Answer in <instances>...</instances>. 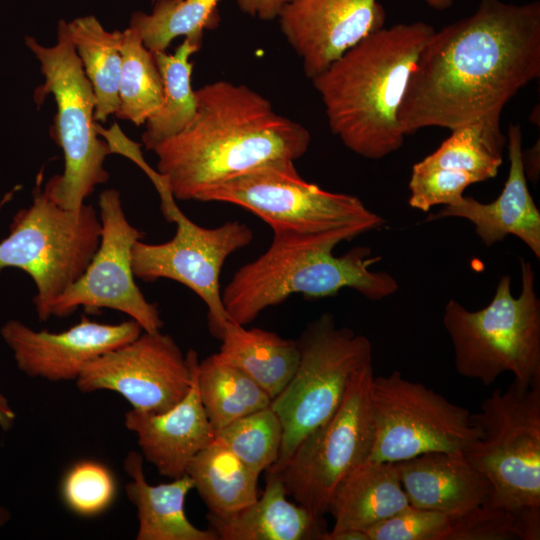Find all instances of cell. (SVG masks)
Returning <instances> with one entry per match:
<instances>
[{
    "instance_id": "6da1fadb",
    "label": "cell",
    "mask_w": 540,
    "mask_h": 540,
    "mask_svg": "<svg viewBox=\"0 0 540 540\" xmlns=\"http://www.w3.org/2000/svg\"><path fill=\"white\" fill-rule=\"evenodd\" d=\"M539 76L540 2L480 0L423 47L399 110L402 132L451 130L502 113Z\"/></svg>"
},
{
    "instance_id": "7a4b0ae2",
    "label": "cell",
    "mask_w": 540,
    "mask_h": 540,
    "mask_svg": "<svg viewBox=\"0 0 540 540\" xmlns=\"http://www.w3.org/2000/svg\"><path fill=\"white\" fill-rule=\"evenodd\" d=\"M195 94L193 119L152 150L175 200H197L258 167L295 162L309 148L308 129L278 114L269 99L246 85L219 80Z\"/></svg>"
},
{
    "instance_id": "3957f363",
    "label": "cell",
    "mask_w": 540,
    "mask_h": 540,
    "mask_svg": "<svg viewBox=\"0 0 540 540\" xmlns=\"http://www.w3.org/2000/svg\"><path fill=\"white\" fill-rule=\"evenodd\" d=\"M434 31L422 21L384 26L311 79L332 133L349 150L378 160L401 148L399 110Z\"/></svg>"
},
{
    "instance_id": "277c9868",
    "label": "cell",
    "mask_w": 540,
    "mask_h": 540,
    "mask_svg": "<svg viewBox=\"0 0 540 540\" xmlns=\"http://www.w3.org/2000/svg\"><path fill=\"white\" fill-rule=\"evenodd\" d=\"M361 234L355 228L321 234L273 232L269 248L238 269L223 289L229 320L246 326L266 308L294 294L319 299L351 288L373 301L393 295L398 282L385 271L371 270L380 257L372 256L370 248L360 246L341 256L333 254L339 243Z\"/></svg>"
},
{
    "instance_id": "5b68a950",
    "label": "cell",
    "mask_w": 540,
    "mask_h": 540,
    "mask_svg": "<svg viewBox=\"0 0 540 540\" xmlns=\"http://www.w3.org/2000/svg\"><path fill=\"white\" fill-rule=\"evenodd\" d=\"M521 292L514 297L511 278L503 275L490 303L470 311L450 299L443 325L453 346L455 369L462 377L492 385L505 372L514 382H540V300L535 273L521 258Z\"/></svg>"
},
{
    "instance_id": "8992f818",
    "label": "cell",
    "mask_w": 540,
    "mask_h": 540,
    "mask_svg": "<svg viewBox=\"0 0 540 540\" xmlns=\"http://www.w3.org/2000/svg\"><path fill=\"white\" fill-rule=\"evenodd\" d=\"M25 44L40 62L45 79L35 91V100L48 94L55 99L52 134L65 162L63 174L50 178L43 190L60 207L79 210L95 187L109 178L104 160L111 151L96 130L95 95L65 20L58 22L57 43L52 47L41 45L31 36L25 37Z\"/></svg>"
},
{
    "instance_id": "52a82bcc",
    "label": "cell",
    "mask_w": 540,
    "mask_h": 540,
    "mask_svg": "<svg viewBox=\"0 0 540 540\" xmlns=\"http://www.w3.org/2000/svg\"><path fill=\"white\" fill-rule=\"evenodd\" d=\"M470 420L481 436L463 453L491 484L488 506L540 518V382L494 390Z\"/></svg>"
},
{
    "instance_id": "ba28073f",
    "label": "cell",
    "mask_w": 540,
    "mask_h": 540,
    "mask_svg": "<svg viewBox=\"0 0 540 540\" xmlns=\"http://www.w3.org/2000/svg\"><path fill=\"white\" fill-rule=\"evenodd\" d=\"M37 182L31 206L15 214L0 242V272L18 268L32 278L35 311L46 321L53 302L83 274L97 250L101 222L91 205L64 209L40 189V177Z\"/></svg>"
},
{
    "instance_id": "9c48e42d",
    "label": "cell",
    "mask_w": 540,
    "mask_h": 540,
    "mask_svg": "<svg viewBox=\"0 0 540 540\" xmlns=\"http://www.w3.org/2000/svg\"><path fill=\"white\" fill-rule=\"evenodd\" d=\"M296 341L297 368L271 402L283 427L278 459L268 468L272 471H278L298 444L333 415L353 375L372 364L370 340L338 326L331 313L310 322Z\"/></svg>"
},
{
    "instance_id": "30bf717a",
    "label": "cell",
    "mask_w": 540,
    "mask_h": 540,
    "mask_svg": "<svg viewBox=\"0 0 540 540\" xmlns=\"http://www.w3.org/2000/svg\"><path fill=\"white\" fill-rule=\"evenodd\" d=\"M197 201L244 208L273 232L321 234L355 228L366 233L385 224L357 196L330 192L304 180L293 161L258 167L205 191Z\"/></svg>"
},
{
    "instance_id": "8fae6325",
    "label": "cell",
    "mask_w": 540,
    "mask_h": 540,
    "mask_svg": "<svg viewBox=\"0 0 540 540\" xmlns=\"http://www.w3.org/2000/svg\"><path fill=\"white\" fill-rule=\"evenodd\" d=\"M369 395L373 443L367 460L395 463L464 451L481 436L469 410L399 371L373 376Z\"/></svg>"
},
{
    "instance_id": "7c38bea8",
    "label": "cell",
    "mask_w": 540,
    "mask_h": 540,
    "mask_svg": "<svg viewBox=\"0 0 540 540\" xmlns=\"http://www.w3.org/2000/svg\"><path fill=\"white\" fill-rule=\"evenodd\" d=\"M373 376L372 364L359 369L333 415L306 436L284 465L274 471L280 473L287 494L315 515L329 513L336 486L369 457L373 443L369 395Z\"/></svg>"
},
{
    "instance_id": "4fadbf2b",
    "label": "cell",
    "mask_w": 540,
    "mask_h": 540,
    "mask_svg": "<svg viewBox=\"0 0 540 540\" xmlns=\"http://www.w3.org/2000/svg\"><path fill=\"white\" fill-rule=\"evenodd\" d=\"M168 222L177 226L173 238L161 244L138 240L132 248L134 276L143 281L170 279L191 289L208 309L209 327L220 338L229 321L220 290V273L226 259L253 240L249 226L228 221L205 228L191 221L175 206Z\"/></svg>"
},
{
    "instance_id": "5bb4252c",
    "label": "cell",
    "mask_w": 540,
    "mask_h": 540,
    "mask_svg": "<svg viewBox=\"0 0 540 540\" xmlns=\"http://www.w3.org/2000/svg\"><path fill=\"white\" fill-rule=\"evenodd\" d=\"M98 204L97 250L83 274L53 302L50 316L66 317L80 307L89 313L108 308L128 315L145 332L160 331L158 308L144 297L132 269V248L143 233L126 218L118 190L103 191Z\"/></svg>"
},
{
    "instance_id": "9a60e30c",
    "label": "cell",
    "mask_w": 540,
    "mask_h": 540,
    "mask_svg": "<svg viewBox=\"0 0 540 540\" xmlns=\"http://www.w3.org/2000/svg\"><path fill=\"white\" fill-rule=\"evenodd\" d=\"M75 382L82 393L112 391L132 409L163 412L190 389L192 349L184 355L170 335L143 331L90 362Z\"/></svg>"
},
{
    "instance_id": "2e32d148",
    "label": "cell",
    "mask_w": 540,
    "mask_h": 540,
    "mask_svg": "<svg viewBox=\"0 0 540 540\" xmlns=\"http://www.w3.org/2000/svg\"><path fill=\"white\" fill-rule=\"evenodd\" d=\"M500 117L496 112L451 129L434 152L416 162L408 183L410 207L428 212L454 204L470 185L497 176L507 144Z\"/></svg>"
},
{
    "instance_id": "e0dca14e",
    "label": "cell",
    "mask_w": 540,
    "mask_h": 540,
    "mask_svg": "<svg viewBox=\"0 0 540 540\" xmlns=\"http://www.w3.org/2000/svg\"><path fill=\"white\" fill-rule=\"evenodd\" d=\"M143 329L135 320L105 324L82 316L62 332L36 331L11 319L0 335L13 354L17 368L30 378L70 381L103 354L137 338Z\"/></svg>"
},
{
    "instance_id": "ac0fdd59",
    "label": "cell",
    "mask_w": 540,
    "mask_h": 540,
    "mask_svg": "<svg viewBox=\"0 0 540 540\" xmlns=\"http://www.w3.org/2000/svg\"><path fill=\"white\" fill-rule=\"evenodd\" d=\"M277 19L305 75L312 79L383 28L386 13L378 0H288Z\"/></svg>"
},
{
    "instance_id": "d6986e66",
    "label": "cell",
    "mask_w": 540,
    "mask_h": 540,
    "mask_svg": "<svg viewBox=\"0 0 540 540\" xmlns=\"http://www.w3.org/2000/svg\"><path fill=\"white\" fill-rule=\"evenodd\" d=\"M198 361V353L192 349L191 386L173 407L163 412L131 408L124 415V425L136 435L143 459L169 479L186 475L194 456L216 437L198 392Z\"/></svg>"
},
{
    "instance_id": "ffe728a7",
    "label": "cell",
    "mask_w": 540,
    "mask_h": 540,
    "mask_svg": "<svg viewBox=\"0 0 540 540\" xmlns=\"http://www.w3.org/2000/svg\"><path fill=\"white\" fill-rule=\"evenodd\" d=\"M507 148L510 161L507 180L500 195L490 203L463 196L458 202L431 213L426 221L447 217L463 218L487 246L508 235L522 240L540 258V212L527 184L522 162V130L519 124L508 127Z\"/></svg>"
},
{
    "instance_id": "44dd1931",
    "label": "cell",
    "mask_w": 540,
    "mask_h": 540,
    "mask_svg": "<svg viewBox=\"0 0 540 540\" xmlns=\"http://www.w3.org/2000/svg\"><path fill=\"white\" fill-rule=\"evenodd\" d=\"M412 507L459 513L488 505L489 480L463 451L431 452L394 463Z\"/></svg>"
},
{
    "instance_id": "7402d4cb",
    "label": "cell",
    "mask_w": 540,
    "mask_h": 540,
    "mask_svg": "<svg viewBox=\"0 0 540 540\" xmlns=\"http://www.w3.org/2000/svg\"><path fill=\"white\" fill-rule=\"evenodd\" d=\"M266 472L261 497L228 516L207 513L208 528L218 540H322L328 531L323 516L289 501L280 473Z\"/></svg>"
},
{
    "instance_id": "603a6c76",
    "label": "cell",
    "mask_w": 540,
    "mask_h": 540,
    "mask_svg": "<svg viewBox=\"0 0 540 540\" xmlns=\"http://www.w3.org/2000/svg\"><path fill=\"white\" fill-rule=\"evenodd\" d=\"M365 532L369 540H526L519 517L488 505L459 513L411 506Z\"/></svg>"
},
{
    "instance_id": "cb8c5ba5",
    "label": "cell",
    "mask_w": 540,
    "mask_h": 540,
    "mask_svg": "<svg viewBox=\"0 0 540 540\" xmlns=\"http://www.w3.org/2000/svg\"><path fill=\"white\" fill-rule=\"evenodd\" d=\"M411 507L392 462L366 460L336 486L329 506L331 534L366 531Z\"/></svg>"
},
{
    "instance_id": "d4e9b609",
    "label": "cell",
    "mask_w": 540,
    "mask_h": 540,
    "mask_svg": "<svg viewBox=\"0 0 540 540\" xmlns=\"http://www.w3.org/2000/svg\"><path fill=\"white\" fill-rule=\"evenodd\" d=\"M124 469L130 478L126 495L137 510V540H218L209 528L196 527L186 516L185 500L193 489L187 474L168 483L149 484L143 456L136 451L127 454Z\"/></svg>"
},
{
    "instance_id": "484cf974",
    "label": "cell",
    "mask_w": 540,
    "mask_h": 540,
    "mask_svg": "<svg viewBox=\"0 0 540 540\" xmlns=\"http://www.w3.org/2000/svg\"><path fill=\"white\" fill-rule=\"evenodd\" d=\"M217 352L254 380L273 400L291 380L298 362L297 341L228 321Z\"/></svg>"
},
{
    "instance_id": "4316f807",
    "label": "cell",
    "mask_w": 540,
    "mask_h": 540,
    "mask_svg": "<svg viewBox=\"0 0 540 540\" xmlns=\"http://www.w3.org/2000/svg\"><path fill=\"white\" fill-rule=\"evenodd\" d=\"M186 474L213 515L234 514L258 498L259 476L217 437L194 456Z\"/></svg>"
},
{
    "instance_id": "83f0119b",
    "label": "cell",
    "mask_w": 540,
    "mask_h": 540,
    "mask_svg": "<svg viewBox=\"0 0 540 540\" xmlns=\"http://www.w3.org/2000/svg\"><path fill=\"white\" fill-rule=\"evenodd\" d=\"M67 30L95 95L94 119L105 122L119 108L123 33L106 30L93 15L73 19Z\"/></svg>"
},
{
    "instance_id": "f1b7e54d",
    "label": "cell",
    "mask_w": 540,
    "mask_h": 540,
    "mask_svg": "<svg viewBox=\"0 0 540 540\" xmlns=\"http://www.w3.org/2000/svg\"><path fill=\"white\" fill-rule=\"evenodd\" d=\"M202 39L185 38L173 54L153 52L163 83V98L158 110L145 122L142 143L153 150L160 142L181 132L196 112V94L192 88L193 63Z\"/></svg>"
},
{
    "instance_id": "f546056e",
    "label": "cell",
    "mask_w": 540,
    "mask_h": 540,
    "mask_svg": "<svg viewBox=\"0 0 540 540\" xmlns=\"http://www.w3.org/2000/svg\"><path fill=\"white\" fill-rule=\"evenodd\" d=\"M196 381L204 411L216 431L271 405V397L218 353L198 361Z\"/></svg>"
},
{
    "instance_id": "4dcf8cb0",
    "label": "cell",
    "mask_w": 540,
    "mask_h": 540,
    "mask_svg": "<svg viewBox=\"0 0 540 540\" xmlns=\"http://www.w3.org/2000/svg\"><path fill=\"white\" fill-rule=\"evenodd\" d=\"M122 33L119 108L115 115L140 126L160 107L163 83L154 54L139 32L129 26Z\"/></svg>"
},
{
    "instance_id": "1f68e13d",
    "label": "cell",
    "mask_w": 540,
    "mask_h": 540,
    "mask_svg": "<svg viewBox=\"0 0 540 540\" xmlns=\"http://www.w3.org/2000/svg\"><path fill=\"white\" fill-rule=\"evenodd\" d=\"M220 1L156 0L150 14L132 13L130 26L139 32L150 51H166L179 36L202 39L205 29L215 28L220 21Z\"/></svg>"
},
{
    "instance_id": "d6a6232c",
    "label": "cell",
    "mask_w": 540,
    "mask_h": 540,
    "mask_svg": "<svg viewBox=\"0 0 540 540\" xmlns=\"http://www.w3.org/2000/svg\"><path fill=\"white\" fill-rule=\"evenodd\" d=\"M216 437L259 476L278 459L283 427L270 405L221 428Z\"/></svg>"
},
{
    "instance_id": "836d02e7",
    "label": "cell",
    "mask_w": 540,
    "mask_h": 540,
    "mask_svg": "<svg viewBox=\"0 0 540 540\" xmlns=\"http://www.w3.org/2000/svg\"><path fill=\"white\" fill-rule=\"evenodd\" d=\"M118 485L113 471L103 462L82 459L63 474L59 493L73 514L91 518L106 512L115 502Z\"/></svg>"
},
{
    "instance_id": "e575fe53",
    "label": "cell",
    "mask_w": 540,
    "mask_h": 540,
    "mask_svg": "<svg viewBox=\"0 0 540 540\" xmlns=\"http://www.w3.org/2000/svg\"><path fill=\"white\" fill-rule=\"evenodd\" d=\"M288 0H236L241 12L264 21L277 19Z\"/></svg>"
},
{
    "instance_id": "d590c367",
    "label": "cell",
    "mask_w": 540,
    "mask_h": 540,
    "mask_svg": "<svg viewBox=\"0 0 540 540\" xmlns=\"http://www.w3.org/2000/svg\"><path fill=\"white\" fill-rule=\"evenodd\" d=\"M522 162L527 179L535 183L539 176V140L531 148L522 150Z\"/></svg>"
},
{
    "instance_id": "8d00e7d4",
    "label": "cell",
    "mask_w": 540,
    "mask_h": 540,
    "mask_svg": "<svg viewBox=\"0 0 540 540\" xmlns=\"http://www.w3.org/2000/svg\"><path fill=\"white\" fill-rule=\"evenodd\" d=\"M16 413L8 398L0 391V429L9 431L13 428Z\"/></svg>"
},
{
    "instance_id": "74e56055",
    "label": "cell",
    "mask_w": 540,
    "mask_h": 540,
    "mask_svg": "<svg viewBox=\"0 0 540 540\" xmlns=\"http://www.w3.org/2000/svg\"><path fill=\"white\" fill-rule=\"evenodd\" d=\"M322 540H369V537L365 531L360 530H345L334 534L327 531Z\"/></svg>"
},
{
    "instance_id": "f35d334b",
    "label": "cell",
    "mask_w": 540,
    "mask_h": 540,
    "mask_svg": "<svg viewBox=\"0 0 540 540\" xmlns=\"http://www.w3.org/2000/svg\"><path fill=\"white\" fill-rule=\"evenodd\" d=\"M423 1L430 7L437 10L447 9L453 3V0H423Z\"/></svg>"
},
{
    "instance_id": "ab89813d",
    "label": "cell",
    "mask_w": 540,
    "mask_h": 540,
    "mask_svg": "<svg viewBox=\"0 0 540 540\" xmlns=\"http://www.w3.org/2000/svg\"><path fill=\"white\" fill-rule=\"evenodd\" d=\"M12 518L11 511L6 507L0 505V528L6 526Z\"/></svg>"
},
{
    "instance_id": "60d3db41",
    "label": "cell",
    "mask_w": 540,
    "mask_h": 540,
    "mask_svg": "<svg viewBox=\"0 0 540 540\" xmlns=\"http://www.w3.org/2000/svg\"><path fill=\"white\" fill-rule=\"evenodd\" d=\"M153 1H156V0H153Z\"/></svg>"
}]
</instances>
